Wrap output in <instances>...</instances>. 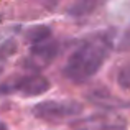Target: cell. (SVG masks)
<instances>
[{
    "label": "cell",
    "instance_id": "cell-1",
    "mask_svg": "<svg viewBox=\"0 0 130 130\" xmlns=\"http://www.w3.org/2000/svg\"><path fill=\"white\" fill-rule=\"evenodd\" d=\"M112 30L83 40L69 54L63 68V76L74 84H84L95 76L109 59L114 43Z\"/></svg>",
    "mask_w": 130,
    "mask_h": 130
},
{
    "label": "cell",
    "instance_id": "cell-2",
    "mask_svg": "<svg viewBox=\"0 0 130 130\" xmlns=\"http://www.w3.org/2000/svg\"><path fill=\"white\" fill-rule=\"evenodd\" d=\"M83 110L84 105L74 99H48V101H41L31 107V114L38 120L53 125L74 119Z\"/></svg>",
    "mask_w": 130,
    "mask_h": 130
},
{
    "label": "cell",
    "instance_id": "cell-3",
    "mask_svg": "<svg viewBox=\"0 0 130 130\" xmlns=\"http://www.w3.org/2000/svg\"><path fill=\"white\" fill-rule=\"evenodd\" d=\"M51 87L48 77L40 73H28L22 76H13L0 84V94H20L23 97L41 95Z\"/></svg>",
    "mask_w": 130,
    "mask_h": 130
},
{
    "label": "cell",
    "instance_id": "cell-4",
    "mask_svg": "<svg viewBox=\"0 0 130 130\" xmlns=\"http://www.w3.org/2000/svg\"><path fill=\"white\" fill-rule=\"evenodd\" d=\"M59 50H61L59 41H58V40H53V38L41 43V44L31 46L28 58L25 59V64H26L25 68L31 69L33 73L43 69V68H48L58 58Z\"/></svg>",
    "mask_w": 130,
    "mask_h": 130
},
{
    "label": "cell",
    "instance_id": "cell-5",
    "mask_svg": "<svg viewBox=\"0 0 130 130\" xmlns=\"http://www.w3.org/2000/svg\"><path fill=\"white\" fill-rule=\"evenodd\" d=\"M74 130H117L125 127L122 117H110L109 114H94L91 117L79 119L71 124Z\"/></svg>",
    "mask_w": 130,
    "mask_h": 130
},
{
    "label": "cell",
    "instance_id": "cell-6",
    "mask_svg": "<svg viewBox=\"0 0 130 130\" xmlns=\"http://www.w3.org/2000/svg\"><path fill=\"white\" fill-rule=\"evenodd\" d=\"M51 36H53V28L50 25H33L26 28L23 33V40L31 46L48 41V40H51Z\"/></svg>",
    "mask_w": 130,
    "mask_h": 130
},
{
    "label": "cell",
    "instance_id": "cell-7",
    "mask_svg": "<svg viewBox=\"0 0 130 130\" xmlns=\"http://www.w3.org/2000/svg\"><path fill=\"white\" fill-rule=\"evenodd\" d=\"M99 3L97 2H91V0H83V2H76L73 5L68 7V15L71 17H86L91 15L95 8H97Z\"/></svg>",
    "mask_w": 130,
    "mask_h": 130
},
{
    "label": "cell",
    "instance_id": "cell-8",
    "mask_svg": "<svg viewBox=\"0 0 130 130\" xmlns=\"http://www.w3.org/2000/svg\"><path fill=\"white\" fill-rule=\"evenodd\" d=\"M18 51V43L15 38H7L0 43V66L5 61H8L13 54Z\"/></svg>",
    "mask_w": 130,
    "mask_h": 130
},
{
    "label": "cell",
    "instance_id": "cell-9",
    "mask_svg": "<svg viewBox=\"0 0 130 130\" xmlns=\"http://www.w3.org/2000/svg\"><path fill=\"white\" fill-rule=\"evenodd\" d=\"M115 50L119 53H124V51H130V26L124 30V33L120 35L117 44H115Z\"/></svg>",
    "mask_w": 130,
    "mask_h": 130
},
{
    "label": "cell",
    "instance_id": "cell-10",
    "mask_svg": "<svg viewBox=\"0 0 130 130\" xmlns=\"http://www.w3.org/2000/svg\"><path fill=\"white\" fill-rule=\"evenodd\" d=\"M0 130H8V125H7L3 120H0Z\"/></svg>",
    "mask_w": 130,
    "mask_h": 130
},
{
    "label": "cell",
    "instance_id": "cell-11",
    "mask_svg": "<svg viewBox=\"0 0 130 130\" xmlns=\"http://www.w3.org/2000/svg\"><path fill=\"white\" fill-rule=\"evenodd\" d=\"M2 73H3V66H0V76H2Z\"/></svg>",
    "mask_w": 130,
    "mask_h": 130
}]
</instances>
